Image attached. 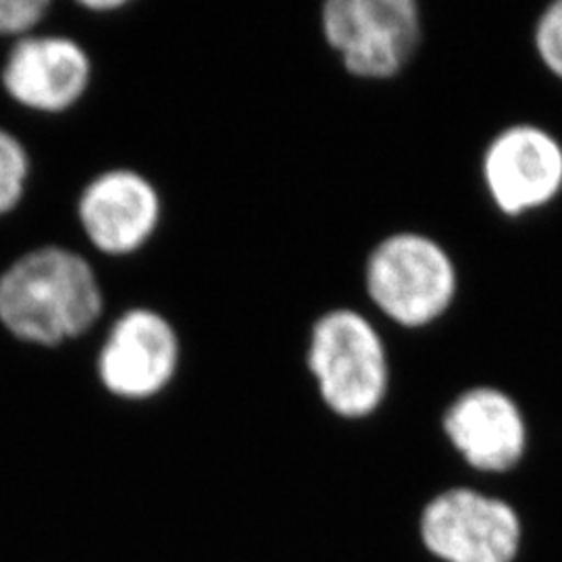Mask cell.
Masks as SVG:
<instances>
[{"instance_id": "obj_1", "label": "cell", "mask_w": 562, "mask_h": 562, "mask_svg": "<svg viewBox=\"0 0 562 562\" xmlns=\"http://www.w3.org/2000/svg\"><path fill=\"white\" fill-rule=\"evenodd\" d=\"M102 294L80 255L48 246L13 262L0 278V322L21 340L57 346L101 317Z\"/></svg>"}, {"instance_id": "obj_2", "label": "cell", "mask_w": 562, "mask_h": 562, "mask_svg": "<svg viewBox=\"0 0 562 562\" xmlns=\"http://www.w3.org/2000/svg\"><path fill=\"white\" fill-rule=\"evenodd\" d=\"M306 371L325 408L346 422L373 417L387 401L392 362L380 327L359 308L336 306L308 331Z\"/></svg>"}, {"instance_id": "obj_3", "label": "cell", "mask_w": 562, "mask_h": 562, "mask_svg": "<svg viewBox=\"0 0 562 562\" xmlns=\"http://www.w3.org/2000/svg\"><path fill=\"white\" fill-rule=\"evenodd\" d=\"M364 292L383 319L396 327L427 329L459 299V267L442 241L415 229L392 232L367 255Z\"/></svg>"}, {"instance_id": "obj_4", "label": "cell", "mask_w": 562, "mask_h": 562, "mask_svg": "<svg viewBox=\"0 0 562 562\" xmlns=\"http://www.w3.org/2000/svg\"><path fill=\"white\" fill-rule=\"evenodd\" d=\"M319 27L348 76L394 80L419 50L422 7L415 0H327Z\"/></svg>"}, {"instance_id": "obj_5", "label": "cell", "mask_w": 562, "mask_h": 562, "mask_svg": "<svg viewBox=\"0 0 562 562\" xmlns=\"http://www.w3.org/2000/svg\"><path fill=\"white\" fill-rule=\"evenodd\" d=\"M485 194L504 217L519 220L561 196L562 144L538 123H510L485 144Z\"/></svg>"}, {"instance_id": "obj_6", "label": "cell", "mask_w": 562, "mask_h": 562, "mask_svg": "<svg viewBox=\"0 0 562 562\" xmlns=\"http://www.w3.org/2000/svg\"><path fill=\"white\" fill-rule=\"evenodd\" d=\"M422 540L443 562H513L521 546V521L501 498L452 487L425 506Z\"/></svg>"}, {"instance_id": "obj_7", "label": "cell", "mask_w": 562, "mask_h": 562, "mask_svg": "<svg viewBox=\"0 0 562 562\" xmlns=\"http://www.w3.org/2000/svg\"><path fill=\"white\" fill-rule=\"evenodd\" d=\"M443 436L469 467L504 473L522 461L529 427L521 404L498 385H471L457 394L442 417Z\"/></svg>"}, {"instance_id": "obj_8", "label": "cell", "mask_w": 562, "mask_h": 562, "mask_svg": "<svg viewBox=\"0 0 562 562\" xmlns=\"http://www.w3.org/2000/svg\"><path fill=\"white\" fill-rule=\"evenodd\" d=\"M180 340L171 323L153 311L123 315L102 346L99 373L109 392L144 401L162 392L178 371Z\"/></svg>"}, {"instance_id": "obj_9", "label": "cell", "mask_w": 562, "mask_h": 562, "mask_svg": "<svg viewBox=\"0 0 562 562\" xmlns=\"http://www.w3.org/2000/svg\"><path fill=\"white\" fill-rule=\"evenodd\" d=\"M155 188L134 171H111L92 181L80 201L88 238L106 255H127L148 240L159 223Z\"/></svg>"}, {"instance_id": "obj_10", "label": "cell", "mask_w": 562, "mask_h": 562, "mask_svg": "<svg viewBox=\"0 0 562 562\" xmlns=\"http://www.w3.org/2000/svg\"><path fill=\"white\" fill-rule=\"evenodd\" d=\"M90 60L67 38L21 41L2 71V83L15 101L59 113L80 99L88 86Z\"/></svg>"}, {"instance_id": "obj_11", "label": "cell", "mask_w": 562, "mask_h": 562, "mask_svg": "<svg viewBox=\"0 0 562 562\" xmlns=\"http://www.w3.org/2000/svg\"><path fill=\"white\" fill-rule=\"evenodd\" d=\"M25 176V150L13 136L0 130V215L9 213L20 202Z\"/></svg>"}, {"instance_id": "obj_12", "label": "cell", "mask_w": 562, "mask_h": 562, "mask_svg": "<svg viewBox=\"0 0 562 562\" xmlns=\"http://www.w3.org/2000/svg\"><path fill=\"white\" fill-rule=\"evenodd\" d=\"M533 48L543 67L562 81V0L548 4L533 25Z\"/></svg>"}, {"instance_id": "obj_13", "label": "cell", "mask_w": 562, "mask_h": 562, "mask_svg": "<svg viewBox=\"0 0 562 562\" xmlns=\"http://www.w3.org/2000/svg\"><path fill=\"white\" fill-rule=\"evenodd\" d=\"M48 11L46 0H0V34L13 36L30 32Z\"/></svg>"}, {"instance_id": "obj_14", "label": "cell", "mask_w": 562, "mask_h": 562, "mask_svg": "<svg viewBox=\"0 0 562 562\" xmlns=\"http://www.w3.org/2000/svg\"><path fill=\"white\" fill-rule=\"evenodd\" d=\"M90 11H113L123 7L121 0H99V2H81Z\"/></svg>"}]
</instances>
